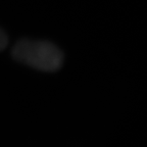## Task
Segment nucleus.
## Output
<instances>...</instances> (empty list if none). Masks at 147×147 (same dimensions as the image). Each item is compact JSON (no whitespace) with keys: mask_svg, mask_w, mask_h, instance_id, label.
<instances>
[{"mask_svg":"<svg viewBox=\"0 0 147 147\" xmlns=\"http://www.w3.org/2000/svg\"><path fill=\"white\" fill-rule=\"evenodd\" d=\"M12 57L38 71L53 73L62 67L63 54L48 41L23 39L12 47Z\"/></svg>","mask_w":147,"mask_h":147,"instance_id":"1","label":"nucleus"},{"mask_svg":"<svg viewBox=\"0 0 147 147\" xmlns=\"http://www.w3.org/2000/svg\"><path fill=\"white\" fill-rule=\"evenodd\" d=\"M7 43H8V38L3 30L0 29V51L4 50L6 48Z\"/></svg>","mask_w":147,"mask_h":147,"instance_id":"2","label":"nucleus"}]
</instances>
